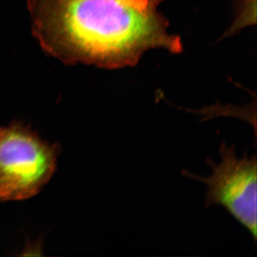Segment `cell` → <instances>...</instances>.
Listing matches in <instances>:
<instances>
[{
	"label": "cell",
	"mask_w": 257,
	"mask_h": 257,
	"mask_svg": "<svg viewBox=\"0 0 257 257\" xmlns=\"http://www.w3.org/2000/svg\"><path fill=\"white\" fill-rule=\"evenodd\" d=\"M162 0H29L34 34L48 53L67 63L114 67L144 52L182 50L158 11Z\"/></svg>",
	"instance_id": "1"
},
{
	"label": "cell",
	"mask_w": 257,
	"mask_h": 257,
	"mask_svg": "<svg viewBox=\"0 0 257 257\" xmlns=\"http://www.w3.org/2000/svg\"><path fill=\"white\" fill-rule=\"evenodd\" d=\"M58 144L42 140L21 121L0 126V202L38 194L55 174Z\"/></svg>",
	"instance_id": "2"
},
{
	"label": "cell",
	"mask_w": 257,
	"mask_h": 257,
	"mask_svg": "<svg viewBox=\"0 0 257 257\" xmlns=\"http://www.w3.org/2000/svg\"><path fill=\"white\" fill-rule=\"evenodd\" d=\"M221 162L216 164L207 158L206 164L212 170L209 177H200L183 170L182 174L199 181L208 187L205 208L221 206L249 231L255 241L257 239L256 197L257 165L256 155L248 157L245 152L242 158L236 155L235 145L226 143L219 147Z\"/></svg>",
	"instance_id": "3"
},
{
	"label": "cell",
	"mask_w": 257,
	"mask_h": 257,
	"mask_svg": "<svg viewBox=\"0 0 257 257\" xmlns=\"http://www.w3.org/2000/svg\"><path fill=\"white\" fill-rule=\"evenodd\" d=\"M239 18L236 23V28L255 23L256 22V0H245L241 8Z\"/></svg>",
	"instance_id": "4"
}]
</instances>
